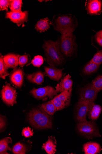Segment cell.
Wrapping results in <instances>:
<instances>
[{"instance_id":"cell-17","label":"cell","mask_w":102,"mask_h":154,"mask_svg":"<svg viewBox=\"0 0 102 154\" xmlns=\"http://www.w3.org/2000/svg\"><path fill=\"white\" fill-rule=\"evenodd\" d=\"M56 140L55 137L49 136L48 141L43 143L42 149L45 150L48 154H54L57 150Z\"/></svg>"},{"instance_id":"cell-27","label":"cell","mask_w":102,"mask_h":154,"mask_svg":"<svg viewBox=\"0 0 102 154\" xmlns=\"http://www.w3.org/2000/svg\"><path fill=\"white\" fill-rule=\"evenodd\" d=\"M26 151V146L20 142L14 145L12 149L13 153L15 154H25Z\"/></svg>"},{"instance_id":"cell-18","label":"cell","mask_w":102,"mask_h":154,"mask_svg":"<svg viewBox=\"0 0 102 154\" xmlns=\"http://www.w3.org/2000/svg\"><path fill=\"white\" fill-rule=\"evenodd\" d=\"M71 78V76L68 74L61 80L60 84L57 85L60 92L61 93L65 91H69L72 90L73 82Z\"/></svg>"},{"instance_id":"cell-1","label":"cell","mask_w":102,"mask_h":154,"mask_svg":"<svg viewBox=\"0 0 102 154\" xmlns=\"http://www.w3.org/2000/svg\"><path fill=\"white\" fill-rule=\"evenodd\" d=\"M50 24L62 35L73 33L78 26L77 18L70 14L54 16Z\"/></svg>"},{"instance_id":"cell-14","label":"cell","mask_w":102,"mask_h":154,"mask_svg":"<svg viewBox=\"0 0 102 154\" xmlns=\"http://www.w3.org/2000/svg\"><path fill=\"white\" fill-rule=\"evenodd\" d=\"M20 56L17 54L10 53L4 56V61L7 68H15L18 66Z\"/></svg>"},{"instance_id":"cell-13","label":"cell","mask_w":102,"mask_h":154,"mask_svg":"<svg viewBox=\"0 0 102 154\" xmlns=\"http://www.w3.org/2000/svg\"><path fill=\"white\" fill-rule=\"evenodd\" d=\"M45 74L51 79L58 81L63 77L64 69H58L56 67L50 66L45 67Z\"/></svg>"},{"instance_id":"cell-12","label":"cell","mask_w":102,"mask_h":154,"mask_svg":"<svg viewBox=\"0 0 102 154\" xmlns=\"http://www.w3.org/2000/svg\"><path fill=\"white\" fill-rule=\"evenodd\" d=\"M10 77L11 82L14 85L19 88L22 87L24 81V73L22 69H14Z\"/></svg>"},{"instance_id":"cell-9","label":"cell","mask_w":102,"mask_h":154,"mask_svg":"<svg viewBox=\"0 0 102 154\" xmlns=\"http://www.w3.org/2000/svg\"><path fill=\"white\" fill-rule=\"evenodd\" d=\"M28 12L27 11L19 12L8 11L6 13V17L19 26H24L25 22L28 20Z\"/></svg>"},{"instance_id":"cell-8","label":"cell","mask_w":102,"mask_h":154,"mask_svg":"<svg viewBox=\"0 0 102 154\" xmlns=\"http://www.w3.org/2000/svg\"><path fill=\"white\" fill-rule=\"evenodd\" d=\"M98 92L92 83L89 84L81 90L79 101L94 102Z\"/></svg>"},{"instance_id":"cell-34","label":"cell","mask_w":102,"mask_h":154,"mask_svg":"<svg viewBox=\"0 0 102 154\" xmlns=\"http://www.w3.org/2000/svg\"><path fill=\"white\" fill-rule=\"evenodd\" d=\"M9 0H1L0 1V11H8L9 5Z\"/></svg>"},{"instance_id":"cell-33","label":"cell","mask_w":102,"mask_h":154,"mask_svg":"<svg viewBox=\"0 0 102 154\" xmlns=\"http://www.w3.org/2000/svg\"><path fill=\"white\" fill-rule=\"evenodd\" d=\"M22 134L23 136L28 138L33 136L34 133L33 130H32L30 127H28L23 129Z\"/></svg>"},{"instance_id":"cell-29","label":"cell","mask_w":102,"mask_h":154,"mask_svg":"<svg viewBox=\"0 0 102 154\" xmlns=\"http://www.w3.org/2000/svg\"><path fill=\"white\" fill-rule=\"evenodd\" d=\"M51 100L55 106L57 111L61 110L67 107L60 99L57 95L54 97Z\"/></svg>"},{"instance_id":"cell-21","label":"cell","mask_w":102,"mask_h":154,"mask_svg":"<svg viewBox=\"0 0 102 154\" xmlns=\"http://www.w3.org/2000/svg\"><path fill=\"white\" fill-rule=\"evenodd\" d=\"M12 140L10 137H5L0 141V154H8L7 150L12 151L11 149L9 147L10 143H11Z\"/></svg>"},{"instance_id":"cell-22","label":"cell","mask_w":102,"mask_h":154,"mask_svg":"<svg viewBox=\"0 0 102 154\" xmlns=\"http://www.w3.org/2000/svg\"><path fill=\"white\" fill-rule=\"evenodd\" d=\"M100 65L90 61L84 67L83 73L86 75H89L96 72L99 68Z\"/></svg>"},{"instance_id":"cell-36","label":"cell","mask_w":102,"mask_h":154,"mask_svg":"<svg viewBox=\"0 0 102 154\" xmlns=\"http://www.w3.org/2000/svg\"><path fill=\"white\" fill-rule=\"evenodd\" d=\"M4 116H1V122H0V129L1 131L4 129L6 123Z\"/></svg>"},{"instance_id":"cell-2","label":"cell","mask_w":102,"mask_h":154,"mask_svg":"<svg viewBox=\"0 0 102 154\" xmlns=\"http://www.w3.org/2000/svg\"><path fill=\"white\" fill-rule=\"evenodd\" d=\"M45 53V60L51 66L56 67L62 65L65 59L57 41L45 40L42 45Z\"/></svg>"},{"instance_id":"cell-6","label":"cell","mask_w":102,"mask_h":154,"mask_svg":"<svg viewBox=\"0 0 102 154\" xmlns=\"http://www.w3.org/2000/svg\"><path fill=\"white\" fill-rule=\"evenodd\" d=\"M56 90L50 86L36 89L34 88L30 92V93L36 99L39 100L51 99L53 97L60 92L59 88L57 86Z\"/></svg>"},{"instance_id":"cell-23","label":"cell","mask_w":102,"mask_h":154,"mask_svg":"<svg viewBox=\"0 0 102 154\" xmlns=\"http://www.w3.org/2000/svg\"><path fill=\"white\" fill-rule=\"evenodd\" d=\"M41 107L49 115L52 116L57 111L56 108L51 100L41 105Z\"/></svg>"},{"instance_id":"cell-3","label":"cell","mask_w":102,"mask_h":154,"mask_svg":"<svg viewBox=\"0 0 102 154\" xmlns=\"http://www.w3.org/2000/svg\"><path fill=\"white\" fill-rule=\"evenodd\" d=\"M28 118L29 122L36 128L45 129L52 127V117L41 107L31 110L28 114Z\"/></svg>"},{"instance_id":"cell-16","label":"cell","mask_w":102,"mask_h":154,"mask_svg":"<svg viewBox=\"0 0 102 154\" xmlns=\"http://www.w3.org/2000/svg\"><path fill=\"white\" fill-rule=\"evenodd\" d=\"M101 150L100 144L96 142H88L83 145V150L85 154L99 153Z\"/></svg>"},{"instance_id":"cell-7","label":"cell","mask_w":102,"mask_h":154,"mask_svg":"<svg viewBox=\"0 0 102 154\" xmlns=\"http://www.w3.org/2000/svg\"><path fill=\"white\" fill-rule=\"evenodd\" d=\"M2 99L4 103L9 106H13L16 103V90L7 83L3 87L1 91Z\"/></svg>"},{"instance_id":"cell-31","label":"cell","mask_w":102,"mask_h":154,"mask_svg":"<svg viewBox=\"0 0 102 154\" xmlns=\"http://www.w3.org/2000/svg\"><path fill=\"white\" fill-rule=\"evenodd\" d=\"M90 61L100 66L102 63V51H98Z\"/></svg>"},{"instance_id":"cell-5","label":"cell","mask_w":102,"mask_h":154,"mask_svg":"<svg viewBox=\"0 0 102 154\" xmlns=\"http://www.w3.org/2000/svg\"><path fill=\"white\" fill-rule=\"evenodd\" d=\"M77 128L81 134L89 139L101 136L96 124L93 121L79 122L77 125Z\"/></svg>"},{"instance_id":"cell-4","label":"cell","mask_w":102,"mask_h":154,"mask_svg":"<svg viewBox=\"0 0 102 154\" xmlns=\"http://www.w3.org/2000/svg\"><path fill=\"white\" fill-rule=\"evenodd\" d=\"M56 41L64 57H69L73 55L77 46L76 37L73 33L62 35Z\"/></svg>"},{"instance_id":"cell-20","label":"cell","mask_w":102,"mask_h":154,"mask_svg":"<svg viewBox=\"0 0 102 154\" xmlns=\"http://www.w3.org/2000/svg\"><path fill=\"white\" fill-rule=\"evenodd\" d=\"M27 79L30 82L40 85L44 81V76L41 72H38L31 74H28L27 76Z\"/></svg>"},{"instance_id":"cell-25","label":"cell","mask_w":102,"mask_h":154,"mask_svg":"<svg viewBox=\"0 0 102 154\" xmlns=\"http://www.w3.org/2000/svg\"><path fill=\"white\" fill-rule=\"evenodd\" d=\"M4 56L1 53L0 55V77L5 79L6 77L10 75L8 72V68L7 67L3 60Z\"/></svg>"},{"instance_id":"cell-35","label":"cell","mask_w":102,"mask_h":154,"mask_svg":"<svg viewBox=\"0 0 102 154\" xmlns=\"http://www.w3.org/2000/svg\"><path fill=\"white\" fill-rule=\"evenodd\" d=\"M95 38L98 44L102 47V30L97 33L95 35Z\"/></svg>"},{"instance_id":"cell-30","label":"cell","mask_w":102,"mask_h":154,"mask_svg":"<svg viewBox=\"0 0 102 154\" xmlns=\"http://www.w3.org/2000/svg\"><path fill=\"white\" fill-rule=\"evenodd\" d=\"M92 83L98 92L102 90V75L96 78Z\"/></svg>"},{"instance_id":"cell-26","label":"cell","mask_w":102,"mask_h":154,"mask_svg":"<svg viewBox=\"0 0 102 154\" xmlns=\"http://www.w3.org/2000/svg\"><path fill=\"white\" fill-rule=\"evenodd\" d=\"M72 90L69 91H65L57 95L61 101L66 106H68L70 104Z\"/></svg>"},{"instance_id":"cell-11","label":"cell","mask_w":102,"mask_h":154,"mask_svg":"<svg viewBox=\"0 0 102 154\" xmlns=\"http://www.w3.org/2000/svg\"><path fill=\"white\" fill-rule=\"evenodd\" d=\"M85 7L87 13L92 15H99L102 8V2L99 0H90L86 2Z\"/></svg>"},{"instance_id":"cell-28","label":"cell","mask_w":102,"mask_h":154,"mask_svg":"<svg viewBox=\"0 0 102 154\" xmlns=\"http://www.w3.org/2000/svg\"><path fill=\"white\" fill-rule=\"evenodd\" d=\"M31 60L30 56L29 54H26L20 56L19 60V65L21 67L28 65L30 63Z\"/></svg>"},{"instance_id":"cell-15","label":"cell","mask_w":102,"mask_h":154,"mask_svg":"<svg viewBox=\"0 0 102 154\" xmlns=\"http://www.w3.org/2000/svg\"><path fill=\"white\" fill-rule=\"evenodd\" d=\"M102 111L101 106L94 102H90L88 112L89 118L92 121H95L99 118Z\"/></svg>"},{"instance_id":"cell-32","label":"cell","mask_w":102,"mask_h":154,"mask_svg":"<svg viewBox=\"0 0 102 154\" xmlns=\"http://www.w3.org/2000/svg\"><path fill=\"white\" fill-rule=\"evenodd\" d=\"M43 62L44 60L42 56L38 55L34 57L31 63L34 66L39 68L43 64Z\"/></svg>"},{"instance_id":"cell-10","label":"cell","mask_w":102,"mask_h":154,"mask_svg":"<svg viewBox=\"0 0 102 154\" xmlns=\"http://www.w3.org/2000/svg\"><path fill=\"white\" fill-rule=\"evenodd\" d=\"M90 102L79 101L76 107V118L79 122L87 121L86 116L88 113Z\"/></svg>"},{"instance_id":"cell-19","label":"cell","mask_w":102,"mask_h":154,"mask_svg":"<svg viewBox=\"0 0 102 154\" xmlns=\"http://www.w3.org/2000/svg\"><path fill=\"white\" fill-rule=\"evenodd\" d=\"M50 23L48 18H43L37 22L35 26V29L39 32H45L49 29Z\"/></svg>"},{"instance_id":"cell-24","label":"cell","mask_w":102,"mask_h":154,"mask_svg":"<svg viewBox=\"0 0 102 154\" xmlns=\"http://www.w3.org/2000/svg\"><path fill=\"white\" fill-rule=\"evenodd\" d=\"M22 4V0H10L9 8L11 12H21Z\"/></svg>"}]
</instances>
